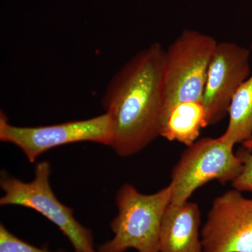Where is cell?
<instances>
[{
  "mask_svg": "<svg viewBox=\"0 0 252 252\" xmlns=\"http://www.w3.org/2000/svg\"><path fill=\"white\" fill-rule=\"evenodd\" d=\"M0 252H55L30 245L0 225Z\"/></svg>",
  "mask_w": 252,
  "mask_h": 252,
  "instance_id": "12",
  "label": "cell"
},
{
  "mask_svg": "<svg viewBox=\"0 0 252 252\" xmlns=\"http://www.w3.org/2000/svg\"><path fill=\"white\" fill-rule=\"evenodd\" d=\"M50 175L49 162L41 161L36 164L34 178L31 182L4 175L0 182L4 192L0 198V205L32 209L59 228L75 252H95L92 231L78 222L72 209L57 198L50 185Z\"/></svg>",
  "mask_w": 252,
  "mask_h": 252,
  "instance_id": "4",
  "label": "cell"
},
{
  "mask_svg": "<svg viewBox=\"0 0 252 252\" xmlns=\"http://www.w3.org/2000/svg\"><path fill=\"white\" fill-rule=\"evenodd\" d=\"M234 147L220 137H205L187 147L172 170L170 203L181 205L189 201L197 189L212 181L233 182L243 169Z\"/></svg>",
  "mask_w": 252,
  "mask_h": 252,
  "instance_id": "5",
  "label": "cell"
},
{
  "mask_svg": "<svg viewBox=\"0 0 252 252\" xmlns=\"http://www.w3.org/2000/svg\"><path fill=\"white\" fill-rule=\"evenodd\" d=\"M198 204L170 203L162 217L158 252H203Z\"/></svg>",
  "mask_w": 252,
  "mask_h": 252,
  "instance_id": "9",
  "label": "cell"
},
{
  "mask_svg": "<svg viewBox=\"0 0 252 252\" xmlns=\"http://www.w3.org/2000/svg\"><path fill=\"white\" fill-rule=\"evenodd\" d=\"M217 43L205 33L185 30L165 50L161 127L177 104L203 102L207 71Z\"/></svg>",
  "mask_w": 252,
  "mask_h": 252,
  "instance_id": "3",
  "label": "cell"
},
{
  "mask_svg": "<svg viewBox=\"0 0 252 252\" xmlns=\"http://www.w3.org/2000/svg\"><path fill=\"white\" fill-rule=\"evenodd\" d=\"M228 116L226 130L220 137L222 140L235 145L252 138V74L235 93Z\"/></svg>",
  "mask_w": 252,
  "mask_h": 252,
  "instance_id": "11",
  "label": "cell"
},
{
  "mask_svg": "<svg viewBox=\"0 0 252 252\" xmlns=\"http://www.w3.org/2000/svg\"></svg>",
  "mask_w": 252,
  "mask_h": 252,
  "instance_id": "15",
  "label": "cell"
},
{
  "mask_svg": "<svg viewBox=\"0 0 252 252\" xmlns=\"http://www.w3.org/2000/svg\"><path fill=\"white\" fill-rule=\"evenodd\" d=\"M201 240L203 252H252V199L235 189L217 197Z\"/></svg>",
  "mask_w": 252,
  "mask_h": 252,
  "instance_id": "7",
  "label": "cell"
},
{
  "mask_svg": "<svg viewBox=\"0 0 252 252\" xmlns=\"http://www.w3.org/2000/svg\"><path fill=\"white\" fill-rule=\"evenodd\" d=\"M113 137L112 122L107 113L85 120L18 127L10 124L4 112H0V140L16 146L31 162L50 149L75 142H95L111 147Z\"/></svg>",
  "mask_w": 252,
  "mask_h": 252,
  "instance_id": "6",
  "label": "cell"
},
{
  "mask_svg": "<svg viewBox=\"0 0 252 252\" xmlns=\"http://www.w3.org/2000/svg\"><path fill=\"white\" fill-rule=\"evenodd\" d=\"M237 155L243 162L240 175L231 182L233 189L240 192L252 191V152L243 148L238 150Z\"/></svg>",
  "mask_w": 252,
  "mask_h": 252,
  "instance_id": "13",
  "label": "cell"
},
{
  "mask_svg": "<svg viewBox=\"0 0 252 252\" xmlns=\"http://www.w3.org/2000/svg\"><path fill=\"white\" fill-rule=\"evenodd\" d=\"M250 50L238 44L217 43L203 94L207 126L218 124L228 114L235 93L250 77Z\"/></svg>",
  "mask_w": 252,
  "mask_h": 252,
  "instance_id": "8",
  "label": "cell"
},
{
  "mask_svg": "<svg viewBox=\"0 0 252 252\" xmlns=\"http://www.w3.org/2000/svg\"><path fill=\"white\" fill-rule=\"evenodd\" d=\"M170 185L152 194L140 193L124 184L116 195L118 215L110 223L114 237L99 247L97 252H158L162 217L171 203Z\"/></svg>",
  "mask_w": 252,
  "mask_h": 252,
  "instance_id": "2",
  "label": "cell"
},
{
  "mask_svg": "<svg viewBox=\"0 0 252 252\" xmlns=\"http://www.w3.org/2000/svg\"><path fill=\"white\" fill-rule=\"evenodd\" d=\"M243 146L244 148L248 149V150L252 151V138L243 142Z\"/></svg>",
  "mask_w": 252,
  "mask_h": 252,
  "instance_id": "14",
  "label": "cell"
},
{
  "mask_svg": "<svg viewBox=\"0 0 252 252\" xmlns=\"http://www.w3.org/2000/svg\"><path fill=\"white\" fill-rule=\"evenodd\" d=\"M207 126L203 102L186 101L170 111L162 124L160 136L170 142L176 141L189 147L198 140L202 129Z\"/></svg>",
  "mask_w": 252,
  "mask_h": 252,
  "instance_id": "10",
  "label": "cell"
},
{
  "mask_svg": "<svg viewBox=\"0 0 252 252\" xmlns=\"http://www.w3.org/2000/svg\"><path fill=\"white\" fill-rule=\"evenodd\" d=\"M165 56L158 42L141 50L106 89L102 105L112 122L110 147L119 157L139 153L160 136Z\"/></svg>",
  "mask_w": 252,
  "mask_h": 252,
  "instance_id": "1",
  "label": "cell"
}]
</instances>
